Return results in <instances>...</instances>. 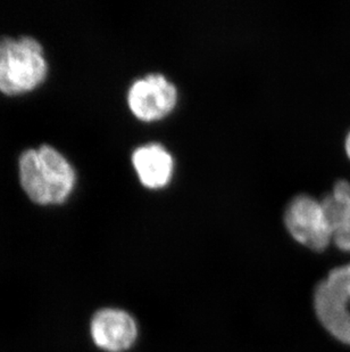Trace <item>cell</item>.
Returning a JSON list of instances; mask_svg holds the SVG:
<instances>
[{
    "label": "cell",
    "instance_id": "obj_1",
    "mask_svg": "<svg viewBox=\"0 0 350 352\" xmlns=\"http://www.w3.org/2000/svg\"><path fill=\"white\" fill-rule=\"evenodd\" d=\"M21 185L34 202L60 204L69 197L75 183V173L58 151L51 146L29 150L21 155Z\"/></svg>",
    "mask_w": 350,
    "mask_h": 352
},
{
    "label": "cell",
    "instance_id": "obj_2",
    "mask_svg": "<svg viewBox=\"0 0 350 352\" xmlns=\"http://www.w3.org/2000/svg\"><path fill=\"white\" fill-rule=\"evenodd\" d=\"M43 47L34 38L0 39V91L20 95L34 90L47 76Z\"/></svg>",
    "mask_w": 350,
    "mask_h": 352
},
{
    "label": "cell",
    "instance_id": "obj_3",
    "mask_svg": "<svg viewBox=\"0 0 350 352\" xmlns=\"http://www.w3.org/2000/svg\"><path fill=\"white\" fill-rule=\"evenodd\" d=\"M283 223L296 242L314 252L324 251L334 239L322 201L310 194H297L288 202Z\"/></svg>",
    "mask_w": 350,
    "mask_h": 352
},
{
    "label": "cell",
    "instance_id": "obj_4",
    "mask_svg": "<svg viewBox=\"0 0 350 352\" xmlns=\"http://www.w3.org/2000/svg\"><path fill=\"white\" fill-rule=\"evenodd\" d=\"M126 100L137 119L145 122L159 121L172 113L178 105V87L165 74H145L133 81Z\"/></svg>",
    "mask_w": 350,
    "mask_h": 352
},
{
    "label": "cell",
    "instance_id": "obj_5",
    "mask_svg": "<svg viewBox=\"0 0 350 352\" xmlns=\"http://www.w3.org/2000/svg\"><path fill=\"white\" fill-rule=\"evenodd\" d=\"M91 336L100 349L123 352L136 343L139 329L136 319L124 310L106 308L93 316Z\"/></svg>",
    "mask_w": 350,
    "mask_h": 352
},
{
    "label": "cell",
    "instance_id": "obj_6",
    "mask_svg": "<svg viewBox=\"0 0 350 352\" xmlns=\"http://www.w3.org/2000/svg\"><path fill=\"white\" fill-rule=\"evenodd\" d=\"M350 300L338 286L325 278L314 291L317 319L334 339L350 346Z\"/></svg>",
    "mask_w": 350,
    "mask_h": 352
},
{
    "label": "cell",
    "instance_id": "obj_7",
    "mask_svg": "<svg viewBox=\"0 0 350 352\" xmlns=\"http://www.w3.org/2000/svg\"><path fill=\"white\" fill-rule=\"evenodd\" d=\"M131 160L140 183L149 190L164 188L174 176V157L159 142H149L137 147Z\"/></svg>",
    "mask_w": 350,
    "mask_h": 352
},
{
    "label": "cell",
    "instance_id": "obj_8",
    "mask_svg": "<svg viewBox=\"0 0 350 352\" xmlns=\"http://www.w3.org/2000/svg\"><path fill=\"white\" fill-rule=\"evenodd\" d=\"M331 283L338 286L350 300V263L344 266L336 267L331 270L327 277Z\"/></svg>",
    "mask_w": 350,
    "mask_h": 352
},
{
    "label": "cell",
    "instance_id": "obj_9",
    "mask_svg": "<svg viewBox=\"0 0 350 352\" xmlns=\"http://www.w3.org/2000/svg\"><path fill=\"white\" fill-rule=\"evenodd\" d=\"M345 151H346L348 159L350 160V130L346 135V138H345Z\"/></svg>",
    "mask_w": 350,
    "mask_h": 352
}]
</instances>
